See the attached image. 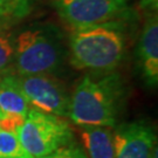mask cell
<instances>
[{
    "label": "cell",
    "mask_w": 158,
    "mask_h": 158,
    "mask_svg": "<svg viewBox=\"0 0 158 158\" xmlns=\"http://www.w3.org/2000/svg\"><path fill=\"white\" fill-rule=\"evenodd\" d=\"M125 100V85L118 73H88L69 97L68 117L79 127L113 128Z\"/></svg>",
    "instance_id": "cell-1"
},
{
    "label": "cell",
    "mask_w": 158,
    "mask_h": 158,
    "mask_svg": "<svg viewBox=\"0 0 158 158\" xmlns=\"http://www.w3.org/2000/svg\"><path fill=\"white\" fill-rule=\"evenodd\" d=\"M69 47L74 68L91 73L114 72L124 56V31L116 21L75 28Z\"/></svg>",
    "instance_id": "cell-2"
},
{
    "label": "cell",
    "mask_w": 158,
    "mask_h": 158,
    "mask_svg": "<svg viewBox=\"0 0 158 158\" xmlns=\"http://www.w3.org/2000/svg\"><path fill=\"white\" fill-rule=\"evenodd\" d=\"M62 60V46L52 28L25 29L15 38L14 62L19 75L51 74Z\"/></svg>",
    "instance_id": "cell-3"
},
{
    "label": "cell",
    "mask_w": 158,
    "mask_h": 158,
    "mask_svg": "<svg viewBox=\"0 0 158 158\" xmlns=\"http://www.w3.org/2000/svg\"><path fill=\"white\" fill-rule=\"evenodd\" d=\"M17 135L26 152L33 158L45 157L68 145L74 138L72 127L66 119L35 109H29Z\"/></svg>",
    "instance_id": "cell-4"
},
{
    "label": "cell",
    "mask_w": 158,
    "mask_h": 158,
    "mask_svg": "<svg viewBox=\"0 0 158 158\" xmlns=\"http://www.w3.org/2000/svg\"><path fill=\"white\" fill-rule=\"evenodd\" d=\"M73 29L116 21L129 10L127 0H52Z\"/></svg>",
    "instance_id": "cell-5"
},
{
    "label": "cell",
    "mask_w": 158,
    "mask_h": 158,
    "mask_svg": "<svg viewBox=\"0 0 158 158\" xmlns=\"http://www.w3.org/2000/svg\"><path fill=\"white\" fill-rule=\"evenodd\" d=\"M15 77L32 109L68 117L70 96L51 74L18 75Z\"/></svg>",
    "instance_id": "cell-6"
},
{
    "label": "cell",
    "mask_w": 158,
    "mask_h": 158,
    "mask_svg": "<svg viewBox=\"0 0 158 158\" xmlns=\"http://www.w3.org/2000/svg\"><path fill=\"white\" fill-rule=\"evenodd\" d=\"M113 139L115 158H151L157 145L152 127L142 119L117 127Z\"/></svg>",
    "instance_id": "cell-7"
},
{
    "label": "cell",
    "mask_w": 158,
    "mask_h": 158,
    "mask_svg": "<svg viewBox=\"0 0 158 158\" xmlns=\"http://www.w3.org/2000/svg\"><path fill=\"white\" fill-rule=\"evenodd\" d=\"M138 60L143 77L149 85L158 83V20L157 14L147 19L138 42Z\"/></svg>",
    "instance_id": "cell-8"
},
{
    "label": "cell",
    "mask_w": 158,
    "mask_h": 158,
    "mask_svg": "<svg viewBox=\"0 0 158 158\" xmlns=\"http://www.w3.org/2000/svg\"><path fill=\"white\" fill-rule=\"evenodd\" d=\"M81 128V138L88 158H115L113 131L110 128L98 125Z\"/></svg>",
    "instance_id": "cell-9"
},
{
    "label": "cell",
    "mask_w": 158,
    "mask_h": 158,
    "mask_svg": "<svg viewBox=\"0 0 158 158\" xmlns=\"http://www.w3.org/2000/svg\"><path fill=\"white\" fill-rule=\"evenodd\" d=\"M29 104L14 75L0 74V114H19L27 116Z\"/></svg>",
    "instance_id": "cell-10"
},
{
    "label": "cell",
    "mask_w": 158,
    "mask_h": 158,
    "mask_svg": "<svg viewBox=\"0 0 158 158\" xmlns=\"http://www.w3.org/2000/svg\"><path fill=\"white\" fill-rule=\"evenodd\" d=\"M31 11V0H0V23L11 25L26 17Z\"/></svg>",
    "instance_id": "cell-11"
},
{
    "label": "cell",
    "mask_w": 158,
    "mask_h": 158,
    "mask_svg": "<svg viewBox=\"0 0 158 158\" xmlns=\"http://www.w3.org/2000/svg\"><path fill=\"white\" fill-rule=\"evenodd\" d=\"M14 53L15 39L10 31V25L0 23V74L5 73L14 61Z\"/></svg>",
    "instance_id": "cell-12"
},
{
    "label": "cell",
    "mask_w": 158,
    "mask_h": 158,
    "mask_svg": "<svg viewBox=\"0 0 158 158\" xmlns=\"http://www.w3.org/2000/svg\"><path fill=\"white\" fill-rule=\"evenodd\" d=\"M0 158H33L23 149L15 132L0 130Z\"/></svg>",
    "instance_id": "cell-13"
},
{
    "label": "cell",
    "mask_w": 158,
    "mask_h": 158,
    "mask_svg": "<svg viewBox=\"0 0 158 158\" xmlns=\"http://www.w3.org/2000/svg\"><path fill=\"white\" fill-rule=\"evenodd\" d=\"M25 119L26 116L19 114H0V130L17 134Z\"/></svg>",
    "instance_id": "cell-14"
},
{
    "label": "cell",
    "mask_w": 158,
    "mask_h": 158,
    "mask_svg": "<svg viewBox=\"0 0 158 158\" xmlns=\"http://www.w3.org/2000/svg\"><path fill=\"white\" fill-rule=\"evenodd\" d=\"M41 158H88L85 156V151L80 147L74 144H68L64 147L59 148L54 152L47 155Z\"/></svg>",
    "instance_id": "cell-15"
},
{
    "label": "cell",
    "mask_w": 158,
    "mask_h": 158,
    "mask_svg": "<svg viewBox=\"0 0 158 158\" xmlns=\"http://www.w3.org/2000/svg\"><path fill=\"white\" fill-rule=\"evenodd\" d=\"M141 7L144 10L156 11L158 7V0H141Z\"/></svg>",
    "instance_id": "cell-16"
},
{
    "label": "cell",
    "mask_w": 158,
    "mask_h": 158,
    "mask_svg": "<svg viewBox=\"0 0 158 158\" xmlns=\"http://www.w3.org/2000/svg\"><path fill=\"white\" fill-rule=\"evenodd\" d=\"M151 158H158V149H157V145H156V147H155V149H153L152 156H151Z\"/></svg>",
    "instance_id": "cell-17"
}]
</instances>
